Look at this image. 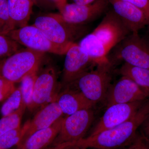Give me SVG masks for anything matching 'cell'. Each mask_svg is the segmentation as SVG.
<instances>
[{
    "instance_id": "1",
    "label": "cell",
    "mask_w": 149,
    "mask_h": 149,
    "mask_svg": "<svg viewBox=\"0 0 149 149\" xmlns=\"http://www.w3.org/2000/svg\"><path fill=\"white\" fill-rule=\"evenodd\" d=\"M149 113V99L133 117L122 124L59 148L76 146L87 149H118L127 146L138 135V129Z\"/></svg>"
},
{
    "instance_id": "2",
    "label": "cell",
    "mask_w": 149,
    "mask_h": 149,
    "mask_svg": "<svg viewBox=\"0 0 149 149\" xmlns=\"http://www.w3.org/2000/svg\"><path fill=\"white\" fill-rule=\"evenodd\" d=\"M33 24L53 42L67 50L88 30L87 25H75L67 22L60 13L41 15L36 17Z\"/></svg>"
},
{
    "instance_id": "3",
    "label": "cell",
    "mask_w": 149,
    "mask_h": 149,
    "mask_svg": "<svg viewBox=\"0 0 149 149\" xmlns=\"http://www.w3.org/2000/svg\"><path fill=\"white\" fill-rule=\"evenodd\" d=\"M113 65L110 61L96 65L95 69L83 73L70 86H76L77 90L95 105L104 102L111 85Z\"/></svg>"
},
{
    "instance_id": "4",
    "label": "cell",
    "mask_w": 149,
    "mask_h": 149,
    "mask_svg": "<svg viewBox=\"0 0 149 149\" xmlns=\"http://www.w3.org/2000/svg\"><path fill=\"white\" fill-rule=\"evenodd\" d=\"M45 53L26 48L20 49L0 63V77L14 83L38 72Z\"/></svg>"
},
{
    "instance_id": "5",
    "label": "cell",
    "mask_w": 149,
    "mask_h": 149,
    "mask_svg": "<svg viewBox=\"0 0 149 149\" xmlns=\"http://www.w3.org/2000/svg\"><path fill=\"white\" fill-rule=\"evenodd\" d=\"M108 57L112 63L123 61L133 66L149 69V38L130 33L114 48Z\"/></svg>"
},
{
    "instance_id": "6",
    "label": "cell",
    "mask_w": 149,
    "mask_h": 149,
    "mask_svg": "<svg viewBox=\"0 0 149 149\" xmlns=\"http://www.w3.org/2000/svg\"><path fill=\"white\" fill-rule=\"evenodd\" d=\"M94 118L92 108L81 110L64 117L57 136L48 148L73 143L85 138Z\"/></svg>"
},
{
    "instance_id": "7",
    "label": "cell",
    "mask_w": 149,
    "mask_h": 149,
    "mask_svg": "<svg viewBox=\"0 0 149 149\" xmlns=\"http://www.w3.org/2000/svg\"><path fill=\"white\" fill-rule=\"evenodd\" d=\"M7 36L19 45L42 52L65 55L68 51L52 42L34 24L14 29Z\"/></svg>"
},
{
    "instance_id": "8",
    "label": "cell",
    "mask_w": 149,
    "mask_h": 149,
    "mask_svg": "<svg viewBox=\"0 0 149 149\" xmlns=\"http://www.w3.org/2000/svg\"><path fill=\"white\" fill-rule=\"evenodd\" d=\"M60 88L57 73L54 68L48 66L43 70L40 74H37L32 103L29 109L31 111L39 109L55 100L59 93Z\"/></svg>"
},
{
    "instance_id": "9",
    "label": "cell",
    "mask_w": 149,
    "mask_h": 149,
    "mask_svg": "<svg viewBox=\"0 0 149 149\" xmlns=\"http://www.w3.org/2000/svg\"><path fill=\"white\" fill-rule=\"evenodd\" d=\"M109 5V0H96L92 3L84 5L68 3L60 14L68 23L87 25L106 13Z\"/></svg>"
},
{
    "instance_id": "10",
    "label": "cell",
    "mask_w": 149,
    "mask_h": 149,
    "mask_svg": "<svg viewBox=\"0 0 149 149\" xmlns=\"http://www.w3.org/2000/svg\"><path fill=\"white\" fill-rule=\"evenodd\" d=\"M65 55L62 80V85L67 87L90 70L92 65H95L88 54L75 43L70 47Z\"/></svg>"
},
{
    "instance_id": "11",
    "label": "cell",
    "mask_w": 149,
    "mask_h": 149,
    "mask_svg": "<svg viewBox=\"0 0 149 149\" xmlns=\"http://www.w3.org/2000/svg\"><path fill=\"white\" fill-rule=\"evenodd\" d=\"M92 32L109 51L131 33L112 9Z\"/></svg>"
},
{
    "instance_id": "12",
    "label": "cell",
    "mask_w": 149,
    "mask_h": 149,
    "mask_svg": "<svg viewBox=\"0 0 149 149\" xmlns=\"http://www.w3.org/2000/svg\"><path fill=\"white\" fill-rule=\"evenodd\" d=\"M146 100L129 103L114 104L107 107L89 136L95 135L129 120L136 114Z\"/></svg>"
},
{
    "instance_id": "13",
    "label": "cell",
    "mask_w": 149,
    "mask_h": 149,
    "mask_svg": "<svg viewBox=\"0 0 149 149\" xmlns=\"http://www.w3.org/2000/svg\"><path fill=\"white\" fill-rule=\"evenodd\" d=\"M149 99L148 96L134 81L121 76L116 83L111 84L104 102L107 108L114 104L129 103Z\"/></svg>"
},
{
    "instance_id": "14",
    "label": "cell",
    "mask_w": 149,
    "mask_h": 149,
    "mask_svg": "<svg viewBox=\"0 0 149 149\" xmlns=\"http://www.w3.org/2000/svg\"><path fill=\"white\" fill-rule=\"evenodd\" d=\"M112 10L131 33L149 25V19L141 9L130 3L120 0H109Z\"/></svg>"
},
{
    "instance_id": "15",
    "label": "cell",
    "mask_w": 149,
    "mask_h": 149,
    "mask_svg": "<svg viewBox=\"0 0 149 149\" xmlns=\"http://www.w3.org/2000/svg\"><path fill=\"white\" fill-rule=\"evenodd\" d=\"M63 115L56 100L42 107L32 120H29V126L19 145L36 131L49 127Z\"/></svg>"
},
{
    "instance_id": "16",
    "label": "cell",
    "mask_w": 149,
    "mask_h": 149,
    "mask_svg": "<svg viewBox=\"0 0 149 149\" xmlns=\"http://www.w3.org/2000/svg\"><path fill=\"white\" fill-rule=\"evenodd\" d=\"M63 114H73L81 110L92 108L95 105L78 90L66 87L59 92L56 99Z\"/></svg>"
},
{
    "instance_id": "17",
    "label": "cell",
    "mask_w": 149,
    "mask_h": 149,
    "mask_svg": "<svg viewBox=\"0 0 149 149\" xmlns=\"http://www.w3.org/2000/svg\"><path fill=\"white\" fill-rule=\"evenodd\" d=\"M63 118L49 127L36 131L27 137L19 146L18 149H47L58 134Z\"/></svg>"
},
{
    "instance_id": "18",
    "label": "cell",
    "mask_w": 149,
    "mask_h": 149,
    "mask_svg": "<svg viewBox=\"0 0 149 149\" xmlns=\"http://www.w3.org/2000/svg\"><path fill=\"white\" fill-rule=\"evenodd\" d=\"M78 44L96 65L110 61V51L93 32L85 35Z\"/></svg>"
},
{
    "instance_id": "19",
    "label": "cell",
    "mask_w": 149,
    "mask_h": 149,
    "mask_svg": "<svg viewBox=\"0 0 149 149\" xmlns=\"http://www.w3.org/2000/svg\"><path fill=\"white\" fill-rule=\"evenodd\" d=\"M9 13L15 29L28 25L32 13V0H7Z\"/></svg>"
},
{
    "instance_id": "20",
    "label": "cell",
    "mask_w": 149,
    "mask_h": 149,
    "mask_svg": "<svg viewBox=\"0 0 149 149\" xmlns=\"http://www.w3.org/2000/svg\"><path fill=\"white\" fill-rule=\"evenodd\" d=\"M121 76H126L134 81L149 97V69L124 63L118 70Z\"/></svg>"
},
{
    "instance_id": "21",
    "label": "cell",
    "mask_w": 149,
    "mask_h": 149,
    "mask_svg": "<svg viewBox=\"0 0 149 149\" xmlns=\"http://www.w3.org/2000/svg\"><path fill=\"white\" fill-rule=\"evenodd\" d=\"M29 126V120L24 125L7 132L0 137V149L10 148L17 146L21 143Z\"/></svg>"
},
{
    "instance_id": "22",
    "label": "cell",
    "mask_w": 149,
    "mask_h": 149,
    "mask_svg": "<svg viewBox=\"0 0 149 149\" xmlns=\"http://www.w3.org/2000/svg\"><path fill=\"white\" fill-rule=\"evenodd\" d=\"M26 109L27 107L22 102L21 106L16 111L7 116L2 117L0 119V137L21 125L22 119Z\"/></svg>"
},
{
    "instance_id": "23",
    "label": "cell",
    "mask_w": 149,
    "mask_h": 149,
    "mask_svg": "<svg viewBox=\"0 0 149 149\" xmlns=\"http://www.w3.org/2000/svg\"><path fill=\"white\" fill-rule=\"evenodd\" d=\"M37 74L38 72L24 77L20 81L19 87L21 91L22 102L28 109L32 104L34 86Z\"/></svg>"
},
{
    "instance_id": "24",
    "label": "cell",
    "mask_w": 149,
    "mask_h": 149,
    "mask_svg": "<svg viewBox=\"0 0 149 149\" xmlns=\"http://www.w3.org/2000/svg\"><path fill=\"white\" fill-rule=\"evenodd\" d=\"M22 99L19 88H16L3 103L0 109L2 117L12 114L17 111L22 104Z\"/></svg>"
},
{
    "instance_id": "25",
    "label": "cell",
    "mask_w": 149,
    "mask_h": 149,
    "mask_svg": "<svg viewBox=\"0 0 149 149\" xmlns=\"http://www.w3.org/2000/svg\"><path fill=\"white\" fill-rule=\"evenodd\" d=\"M15 28L9 13L7 0H0V35L7 36Z\"/></svg>"
},
{
    "instance_id": "26",
    "label": "cell",
    "mask_w": 149,
    "mask_h": 149,
    "mask_svg": "<svg viewBox=\"0 0 149 149\" xmlns=\"http://www.w3.org/2000/svg\"><path fill=\"white\" fill-rule=\"evenodd\" d=\"M20 49L19 45L7 36L0 35V58H6Z\"/></svg>"
},
{
    "instance_id": "27",
    "label": "cell",
    "mask_w": 149,
    "mask_h": 149,
    "mask_svg": "<svg viewBox=\"0 0 149 149\" xmlns=\"http://www.w3.org/2000/svg\"><path fill=\"white\" fill-rule=\"evenodd\" d=\"M15 89V83L0 77V102L5 100Z\"/></svg>"
},
{
    "instance_id": "28",
    "label": "cell",
    "mask_w": 149,
    "mask_h": 149,
    "mask_svg": "<svg viewBox=\"0 0 149 149\" xmlns=\"http://www.w3.org/2000/svg\"><path fill=\"white\" fill-rule=\"evenodd\" d=\"M130 3L141 9L149 19V0H120Z\"/></svg>"
},
{
    "instance_id": "29",
    "label": "cell",
    "mask_w": 149,
    "mask_h": 149,
    "mask_svg": "<svg viewBox=\"0 0 149 149\" xmlns=\"http://www.w3.org/2000/svg\"><path fill=\"white\" fill-rule=\"evenodd\" d=\"M125 149H147L146 141L140 134L138 135Z\"/></svg>"
},
{
    "instance_id": "30",
    "label": "cell",
    "mask_w": 149,
    "mask_h": 149,
    "mask_svg": "<svg viewBox=\"0 0 149 149\" xmlns=\"http://www.w3.org/2000/svg\"><path fill=\"white\" fill-rule=\"evenodd\" d=\"M139 129L141 130V136L149 144V113Z\"/></svg>"
},
{
    "instance_id": "31",
    "label": "cell",
    "mask_w": 149,
    "mask_h": 149,
    "mask_svg": "<svg viewBox=\"0 0 149 149\" xmlns=\"http://www.w3.org/2000/svg\"><path fill=\"white\" fill-rule=\"evenodd\" d=\"M32 1L34 4L42 8H49L52 7V6H54V5L50 0H32Z\"/></svg>"
},
{
    "instance_id": "32",
    "label": "cell",
    "mask_w": 149,
    "mask_h": 149,
    "mask_svg": "<svg viewBox=\"0 0 149 149\" xmlns=\"http://www.w3.org/2000/svg\"><path fill=\"white\" fill-rule=\"evenodd\" d=\"M58 10L59 13H61L65 7L68 3L67 0H50Z\"/></svg>"
},
{
    "instance_id": "33",
    "label": "cell",
    "mask_w": 149,
    "mask_h": 149,
    "mask_svg": "<svg viewBox=\"0 0 149 149\" xmlns=\"http://www.w3.org/2000/svg\"><path fill=\"white\" fill-rule=\"evenodd\" d=\"M96 0H72L73 3L78 5H88L92 3Z\"/></svg>"
},
{
    "instance_id": "34",
    "label": "cell",
    "mask_w": 149,
    "mask_h": 149,
    "mask_svg": "<svg viewBox=\"0 0 149 149\" xmlns=\"http://www.w3.org/2000/svg\"><path fill=\"white\" fill-rule=\"evenodd\" d=\"M57 149H87L82 147L76 146H68L61 148Z\"/></svg>"
},
{
    "instance_id": "35",
    "label": "cell",
    "mask_w": 149,
    "mask_h": 149,
    "mask_svg": "<svg viewBox=\"0 0 149 149\" xmlns=\"http://www.w3.org/2000/svg\"><path fill=\"white\" fill-rule=\"evenodd\" d=\"M146 144L147 148V149H149V144L147 143L146 142Z\"/></svg>"
},
{
    "instance_id": "36",
    "label": "cell",
    "mask_w": 149,
    "mask_h": 149,
    "mask_svg": "<svg viewBox=\"0 0 149 149\" xmlns=\"http://www.w3.org/2000/svg\"><path fill=\"white\" fill-rule=\"evenodd\" d=\"M148 38H149V37H148Z\"/></svg>"
}]
</instances>
